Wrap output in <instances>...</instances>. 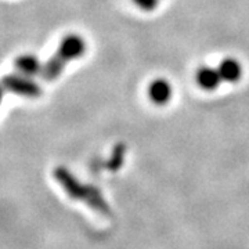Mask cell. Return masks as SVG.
<instances>
[{
	"instance_id": "obj_1",
	"label": "cell",
	"mask_w": 249,
	"mask_h": 249,
	"mask_svg": "<svg viewBox=\"0 0 249 249\" xmlns=\"http://www.w3.org/2000/svg\"><path fill=\"white\" fill-rule=\"evenodd\" d=\"M54 178L71 198L76 199V201H83L85 204L89 205L91 209H94L98 213L107 214V216L111 214L107 201L103 196L101 191H98L97 187L80 183L70 170L62 168V166L54 170Z\"/></svg>"
},
{
	"instance_id": "obj_2",
	"label": "cell",
	"mask_w": 249,
	"mask_h": 249,
	"mask_svg": "<svg viewBox=\"0 0 249 249\" xmlns=\"http://www.w3.org/2000/svg\"><path fill=\"white\" fill-rule=\"evenodd\" d=\"M86 52V43L83 37L79 35H68L62 39V42L57 49V53L43 65L40 76L47 82L57 79L65 65L72 60H76Z\"/></svg>"
},
{
	"instance_id": "obj_3",
	"label": "cell",
	"mask_w": 249,
	"mask_h": 249,
	"mask_svg": "<svg viewBox=\"0 0 249 249\" xmlns=\"http://www.w3.org/2000/svg\"><path fill=\"white\" fill-rule=\"evenodd\" d=\"M3 88L7 91L16 93L22 97L35 98L42 94V88L36 83L34 78H28L21 73L6 75L3 78Z\"/></svg>"
},
{
	"instance_id": "obj_4",
	"label": "cell",
	"mask_w": 249,
	"mask_h": 249,
	"mask_svg": "<svg viewBox=\"0 0 249 249\" xmlns=\"http://www.w3.org/2000/svg\"><path fill=\"white\" fill-rule=\"evenodd\" d=\"M173 90L169 80L166 79H155L152 80L150 88H148V97L155 106H165L168 104L172 98Z\"/></svg>"
},
{
	"instance_id": "obj_5",
	"label": "cell",
	"mask_w": 249,
	"mask_h": 249,
	"mask_svg": "<svg viewBox=\"0 0 249 249\" xmlns=\"http://www.w3.org/2000/svg\"><path fill=\"white\" fill-rule=\"evenodd\" d=\"M16 70L18 73H21L24 76L34 78L36 75L42 73L43 64L34 54H24V55H19L16 60Z\"/></svg>"
},
{
	"instance_id": "obj_6",
	"label": "cell",
	"mask_w": 249,
	"mask_h": 249,
	"mask_svg": "<svg viewBox=\"0 0 249 249\" xmlns=\"http://www.w3.org/2000/svg\"><path fill=\"white\" fill-rule=\"evenodd\" d=\"M196 80L198 86L205 91H213L219 88L222 76L217 70H213L211 67H202L196 71Z\"/></svg>"
},
{
	"instance_id": "obj_7",
	"label": "cell",
	"mask_w": 249,
	"mask_h": 249,
	"mask_svg": "<svg viewBox=\"0 0 249 249\" xmlns=\"http://www.w3.org/2000/svg\"><path fill=\"white\" fill-rule=\"evenodd\" d=\"M217 71L222 76L223 82H229V83H235L241 79L242 75V67L235 58H224L220 64Z\"/></svg>"
},
{
	"instance_id": "obj_8",
	"label": "cell",
	"mask_w": 249,
	"mask_h": 249,
	"mask_svg": "<svg viewBox=\"0 0 249 249\" xmlns=\"http://www.w3.org/2000/svg\"><path fill=\"white\" fill-rule=\"evenodd\" d=\"M124 144H119L116 145L115 150L112 152V157H111V160L107 163V168L111 170H116L119 169L124 163Z\"/></svg>"
},
{
	"instance_id": "obj_9",
	"label": "cell",
	"mask_w": 249,
	"mask_h": 249,
	"mask_svg": "<svg viewBox=\"0 0 249 249\" xmlns=\"http://www.w3.org/2000/svg\"><path fill=\"white\" fill-rule=\"evenodd\" d=\"M132 1L139 9L144 10V11H151V10L157 9L160 0H132Z\"/></svg>"
}]
</instances>
